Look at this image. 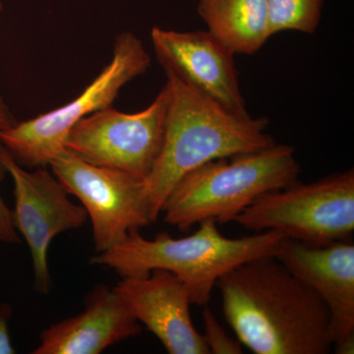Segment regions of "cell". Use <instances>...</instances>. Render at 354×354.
Wrapping results in <instances>:
<instances>
[{
  "instance_id": "obj_2",
  "label": "cell",
  "mask_w": 354,
  "mask_h": 354,
  "mask_svg": "<svg viewBox=\"0 0 354 354\" xmlns=\"http://www.w3.org/2000/svg\"><path fill=\"white\" fill-rule=\"evenodd\" d=\"M169 101L164 144L145 180L151 218L157 221L171 191L184 176L218 160L274 145L269 120L241 115L165 72Z\"/></svg>"
},
{
  "instance_id": "obj_10",
  "label": "cell",
  "mask_w": 354,
  "mask_h": 354,
  "mask_svg": "<svg viewBox=\"0 0 354 354\" xmlns=\"http://www.w3.org/2000/svg\"><path fill=\"white\" fill-rule=\"evenodd\" d=\"M312 288L330 313V334L335 353H353L354 245L351 241L309 245L286 239L276 256Z\"/></svg>"
},
{
  "instance_id": "obj_4",
  "label": "cell",
  "mask_w": 354,
  "mask_h": 354,
  "mask_svg": "<svg viewBox=\"0 0 354 354\" xmlns=\"http://www.w3.org/2000/svg\"><path fill=\"white\" fill-rule=\"evenodd\" d=\"M299 174L295 149L286 144L218 158L184 176L165 199L162 213L169 225L185 232L208 220L225 225L265 193L299 183Z\"/></svg>"
},
{
  "instance_id": "obj_14",
  "label": "cell",
  "mask_w": 354,
  "mask_h": 354,
  "mask_svg": "<svg viewBox=\"0 0 354 354\" xmlns=\"http://www.w3.org/2000/svg\"><path fill=\"white\" fill-rule=\"evenodd\" d=\"M208 31L234 55H253L271 38L266 0H195Z\"/></svg>"
},
{
  "instance_id": "obj_19",
  "label": "cell",
  "mask_w": 354,
  "mask_h": 354,
  "mask_svg": "<svg viewBox=\"0 0 354 354\" xmlns=\"http://www.w3.org/2000/svg\"><path fill=\"white\" fill-rule=\"evenodd\" d=\"M17 122L3 95L0 94V131L12 127Z\"/></svg>"
},
{
  "instance_id": "obj_15",
  "label": "cell",
  "mask_w": 354,
  "mask_h": 354,
  "mask_svg": "<svg viewBox=\"0 0 354 354\" xmlns=\"http://www.w3.org/2000/svg\"><path fill=\"white\" fill-rule=\"evenodd\" d=\"M271 36L285 31L312 35L320 24L324 0H266Z\"/></svg>"
},
{
  "instance_id": "obj_8",
  "label": "cell",
  "mask_w": 354,
  "mask_h": 354,
  "mask_svg": "<svg viewBox=\"0 0 354 354\" xmlns=\"http://www.w3.org/2000/svg\"><path fill=\"white\" fill-rule=\"evenodd\" d=\"M50 167L65 191L82 203L92 221L97 252L153 223L143 179L90 164L67 149L51 160Z\"/></svg>"
},
{
  "instance_id": "obj_18",
  "label": "cell",
  "mask_w": 354,
  "mask_h": 354,
  "mask_svg": "<svg viewBox=\"0 0 354 354\" xmlns=\"http://www.w3.org/2000/svg\"><path fill=\"white\" fill-rule=\"evenodd\" d=\"M12 309L9 304L0 305V354H13L16 353L11 342L9 333V320Z\"/></svg>"
},
{
  "instance_id": "obj_1",
  "label": "cell",
  "mask_w": 354,
  "mask_h": 354,
  "mask_svg": "<svg viewBox=\"0 0 354 354\" xmlns=\"http://www.w3.org/2000/svg\"><path fill=\"white\" fill-rule=\"evenodd\" d=\"M223 315L256 354H328L330 313L321 297L274 256L246 261L216 283Z\"/></svg>"
},
{
  "instance_id": "obj_3",
  "label": "cell",
  "mask_w": 354,
  "mask_h": 354,
  "mask_svg": "<svg viewBox=\"0 0 354 354\" xmlns=\"http://www.w3.org/2000/svg\"><path fill=\"white\" fill-rule=\"evenodd\" d=\"M215 221L200 223L194 234L174 239L160 232L146 239L132 230L116 244L91 259L115 270L122 278L146 277L153 270L174 272L187 286L191 304L207 306L216 281L246 261L278 255L288 237L277 230L256 232L241 239L221 234Z\"/></svg>"
},
{
  "instance_id": "obj_7",
  "label": "cell",
  "mask_w": 354,
  "mask_h": 354,
  "mask_svg": "<svg viewBox=\"0 0 354 354\" xmlns=\"http://www.w3.org/2000/svg\"><path fill=\"white\" fill-rule=\"evenodd\" d=\"M169 101L165 85L138 113H122L113 106L95 111L72 128L65 149L90 164L146 180L164 144Z\"/></svg>"
},
{
  "instance_id": "obj_16",
  "label": "cell",
  "mask_w": 354,
  "mask_h": 354,
  "mask_svg": "<svg viewBox=\"0 0 354 354\" xmlns=\"http://www.w3.org/2000/svg\"><path fill=\"white\" fill-rule=\"evenodd\" d=\"M205 333L202 335L205 344L209 353L214 354H241V342L232 339L225 333L223 326L216 320L211 309L205 308L203 312Z\"/></svg>"
},
{
  "instance_id": "obj_12",
  "label": "cell",
  "mask_w": 354,
  "mask_h": 354,
  "mask_svg": "<svg viewBox=\"0 0 354 354\" xmlns=\"http://www.w3.org/2000/svg\"><path fill=\"white\" fill-rule=\"evenodd\" d=\"M114 288L167 353L209 354L191 319L189 290L174 272L153 270L146 277L123 278Z\"/></svg>"
},
{
  "instance_id": "obj_20",
  "label": "cell",
  "mask_w": 354,
  "mask_h": 354,
  "mask_svg": "<svg viewBox=\"0 0 354 354\" xmlns=\"http://www.w3.org/2000/svg\"><path fill=\"white\" fill-rule=\"evenodd\" d=\"M2 10H3V4H2L1 0H0V16H1Z\"/></svg>"
},
{
  "instance_id": "obj_6",
  "label": "cell",
  "mask_w": 354,
  "mask_h": 354,
  "mask_svg": "<svg viewBox=\"0 0 354 354\" xmlns=\"http://www.w3.org/2000/svg\"><path fill=\"white\" fill-rule=\"evenodd\" d=\"M234 221L255 232L277 230L309 245L351 241L354 232V171L270 191Z\"/></svg>"
},
{
  "instance_id": "obj_5",
  "label": "cell",
  "mask_w": 354,
  "mask_h": 354,
  "mask_svg": "<svg viewBox=\"0 0 354 354\" xmlns=\"http://www.w3.org/2000/svg\"><path fill=\"white\" fill-rule=\"evenodd\" d=\"M151 65L141 39L131 32L118 35L113 58L90 85L64 106L16 122L0 131V143L21 165L46 167L65 149L67 137L79 121L111 106L121 88Z\"/></svg>"
},
{
  "instance_id": "obj_13",
  "label": "cell",
  "mask_w": 354,
  "mask_h": 354,
  "mask_svg": "<svg viewBox=\"0 0 354 354\" xmlns=\"http://www.w3.org/2000/svg\"><path fill=\"white\" fill-rule=\"evenodd\" d=\"M79 315L41 333L34 354H99L141 333L139 321L115 288L97 286Z\"/></svg>"
},
{
  "instance_id": "obj_11",
  "label": "cell",
  "mask_w": 354,
  "mask_h": 354,
  "mask_svg": "<svg viewBox=\"0 0 354 354\" xmlns=\"http://www.w3.org/2000/svg\"><path fill=\"white\" fill-rule=\"evenodd\" d=\"M151 39L165 72L174 74L232 113L249 114L239 85L235 55L211 32L153 27Z\"/></svg>"
},
{
  "instance_id": "obj_17",
  "label": "cell",
  "mask_w": 354,
  "mask_h": 354,
  "mask_svg": "<svg viewBox=\"0 0 354 354\" xmlns=\"http://www.w3.org/2000/svg\"><path fill=\"white\" fill-rule=\"evenodd\" d=\"M7 174L6 169L0 162V188ZM0 242L6 243H15L19 242V236L16 232L15 223H14L13 213L6 206L0 191Z\"/></svg>"
},
{
  "instance_id": "obj_9",
  "label": "cell",
  "mask_w": 354,
  "mask_h": 354,
  "mask_svg": "<svg viewBox=\"0 0 354 354\" xmlns=\"http://www.w3.org/2000/svg\"><path fill=\"white\" fill-rule=\"evenodd\" d=\"M0 162L14 181V223L31 251L35 288L39 293H48L50 288L48 251L51 241L62 232L83 227L87 212L69 199L55 174L46 167L25 171L1 143Z\"/></svg>"
}]
</instances>
